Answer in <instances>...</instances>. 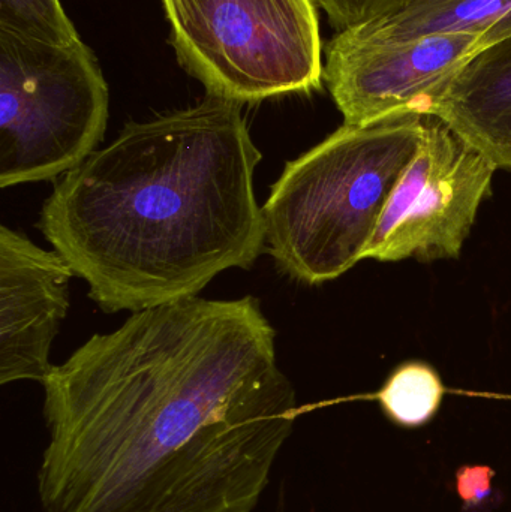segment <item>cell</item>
<instances>
[{
    "label": "cell",
    "mask_w": 511,
    "mask_h": 512,
    "mask_svg": "<svg viewBox=\"0 0 511 512\" xmlns=\"http://www.w3.org/2000/svg\"><path fill=\"white\" fill-rule=\"evenodd\" d=\"M177 60L207 95L251 104L324 83L317 0H161Z\"/></svg>",
    "instance_id": "cell-5"
},
{
    "label": "cell",
    "mask_w": 511,
    "mask_h": 512,
    "mask_svg": "<svg viewBox=\"0 0 511 512\" xmlns=\"http://www.w3.org/2000/svg\"><path fill=\"white\" fill-rule=\"evenodd\" d=\"M497 170L446 123L426 116L422 143L384 207L365 259L459 258Z\"/></svg>",
    "instance_id": "cell-6"
},
{
    "label": "cell",
    "mask_w": 511,
    "mask_h": 512,
    "mask_svg": "<svg viewBox=\"0 0 511 512\" xmlns=\"http://www.w3.org/2000/svg\"><path fill=\"white\" fill-rule=\"evenodd\" d=\"M0 29L53 45L80 41L60 0H0Z\"/></svg>",
    "instance_id": "cell-12"
},
{
    "label": "cell",
    "mask_w": 511,
    "mask_h": 512,
    "mask_svg": "<svg viewBox=\"0 0 511 512\" xmlns=\"http://www.w3.org/2000/svg\"><path fill=\"white\" fill-rule=\"evenodd\" d=\"M260 300L191 297L95 334L44 384V512H254L296 390Z\"/></svg>",
    "instance_id": "cell-1"
},
{
    "label": "cell",
    "mask_w": 511,
    "mask_h": 512,
    "mask_svg": "<svg viewBox=\"0 0 511 512\" xmlns=\"http://www.w3.org/2000/svg\"><path fill=\"white\" fill-rule=\"evenodd\" d=\"M426 116L342 125L285 164L264 204L267 252L306 285L338 279L365 259L384 207L419 150Z\"/></svg>",
    "instance_id": "cell-3"
},
{
    "label": "cell",
    "mask_w": 511,
    "mask_h": 512,
    "mask_svg": "<svg viewBox=\"0 0 511 512\" xmlns=\"http://www.w3.org/2000/svg\"><path fill=\"white\" fill-rule=\"evenodd\" d=\"M485 35L443 33L395 44H353L338 35L324 48V83L344 125L426 116L441 90L482 51Z\"/></svg>",
    "instance_id": "cell-7"
},
{
    "label": "cell",
    "mask_w": 511,
    "mask_h": 512,
    "mask_svg": "<svg viewBox=\"0 0 511 512\" xmlns=\"http://www.w3.org/2000/svg\"><path fill=\"white\" fill-rule=\"evenodd\" d=\"M434 116L511 171V39L482 51L432 101Z\"/></svg>",
    "instance_id": "cell-9"
},
{
    "label": "cell",
    "mask_w": 511,
    "mask_h": 512,
    "mask_svg": "<svg viewBox=\"0 0 511 512\" xmlns=\"http://www.w3.org/2000/svg\"><path fill=\"white\" fill-rule=\"evenodd\" d=\"M75 276L59 252L0 227V384H44L50 351L69 309Z\"/></svg>",
    "instance_id": "cell-8"
},
{
    "label": "cell",
    "mask_w": 511,
    "mask_h": 512,
    "mask_svg": "<svg viewBox=\"0 0 511 512\" xmlns=\"http://www.w3.org/2000/svg\"><path fill=\"white\" fill-rule=\"evenodd\" d=\"M261 159L242 104L206 95L126 123L60 179L36 227L104 312L197 297L222 271L249 270L263 254Z\"/></svg>",
    "instance_id": "cell-2"
},
{
    "label": "cell",
    "mask_w": 511,
    "mask_h": 512,
    "mask_svg": "<svg viewBox=\"0 0 511 512\" xmlns=\"http://www.w3.org/2000/svg\"><path fill=\"white\" fill-rule=\"evenodd\" d=\"M446 387L440 373L423 361L396 367L374 397L387 418L402 429H420L440 412Z\"/></svg>",
    "instance_id": "cell-11"
},
{
    "label": "cell",
    "mask_w": 511,
    "mask_h": 512,
    "mask_svg": "<svg viewBox=\"0 0 511 512\" xmlns=\"http://www.w3.org/2000/svg\"><path fill=\"white\" fill-rule=\"evenodd\" d=\"M497 471L489 465H462L455 474V490L464 512L483 510L495 495Z\"/></svg>",
    "instance_id": "cell-14"
},
{
    "label": "cell",
    "mask_w": 511,
    "mask_h": 512,
    "mask_svg": "<svg viewBox=\"0 0 511 512\" xmlns=\"http://www.w3.org/2000/svg\"><path fill=\"white\" fill-rule=\"evenodd\" d=\"M407 0H317L336 32L366 26L392 15Z\"/></svg>",
    "instance_id": "cell-13"
},
{
    "label": "cell",
    "mask_w": 511,
    "mask_h": 512,
    "mask_svg": "<svg viewBox=\"0 0 511 512\" xmlns=\"http://www.w3.org/2000/svg\"><path fill=\"white\" fill-rule=\"evenodd\" d=\"M443 33L511 39V0H407L392 15L336 33L353 44H395Z\"/></svg>",
    "instance_id": "cell-10"
},
{
    "label": "cell",
    "mask_w": 511,
    "mask_h": 512,
    "mask_svg": "<svg viewBox=\"0 0 511 512\" xmlns=\"http://www.w3.org/2000/svg\"><path fill=\"white\" fill-rule=\"evenodd\" d=\"M110 92L93 51L0 29V186L44 182L101 143Z\"/></svg>",
    "instance_id": "cell-4"
}]
</instances>
